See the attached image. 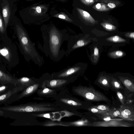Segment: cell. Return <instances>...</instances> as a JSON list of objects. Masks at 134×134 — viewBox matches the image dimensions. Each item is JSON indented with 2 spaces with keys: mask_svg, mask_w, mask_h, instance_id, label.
Here are the masks:
<instances>
[{
  "mask_svg": "<svg viewBox=\"0 0 134 134\" xmlns=\"http://www.w3.org/2000/svg\"><path fill=\"white\" fill-rule=\"evenodd\" d=\"M77 9L82 18L86 21L93 24L96 23V20L87 12L79 8Z\"/></svg>",
  "mask_w": 134,
  "mask_h": 134,
  "instance_id": "5bb4252c",
  "label": "cell"
},
{
  "mask_svg": "<svg viewBox=\"0 0 134 134\" xmlns=\"http://www.w3.org/2000/svg\"><path fill=\"white\" fill-rule=\"evenodd\" d=\"M5 111L0 109V116H3L5 114Z\"/></svg>",
  "mask_w": 134,
  "mask_h": 134,
  "instance_id": "8d00e7d4",
  "label": "cell"
},
{
  "mask_svg": "<svg viewBox=\"0 0 134 134\" xmlns=\"http://www.w3.org/2000/svg\"><path fill=\"white\" fill-rule=\"evenodd\" d=\"M37 12L38 13H40L41 12V9L40 7L38 6L36 8Z\"/></svg>",
  "mask_w": 134,
  "mask_h": 134,
  "instance_id": "74e56055",
  "label": "cell"
},
{
  "mask_svg": "<svg viewBox=\"0 0 134 134\" xmlns=\"http://www.w3.org/2000/svg\"><path fill=\"white\" fill-rule=\"evenodd\" d=\"M2 84H1L0 83V86L1 85H2Z\"/></svg>",
  "mask_w": 134,
  "mask_h": 134,
  "instance_id": "ab89813d",
  "label": "cell"
},
{
  "mask_svg": "<svg viewBox=\"0 0 134 134\" xmlns=\"http://www.w3.org/2000/svg\"><path fill=\"white\" fill-rule=\"evenodd\" d=\"M85 5L90 6L92 5L95 2H99L101 0H80Z\"/></svg>",
  "mask_w": 134,
  "mask_h": 134,
  "instance_id": "d6a6232c",
  "label": "cell"
},
{
  "mask_svg": "<svg viewBox=\"0 0 134 134\" xmlns=\"http://www.w3.org/2000/svg\"><path fill=\"white\" fill-rule=\"evenodd\" d=\"M39 84L35 83L15 94L5 104H9L12 103L19 100L23 98L28 96L35 92L38 88Z\"/></svg>",
  "mask_w": 134,
  "mask_h": 134,
  "instance_id": "8992f818",
  "label": "cell"
},
{
  "mask_svg": "<svg viewBox=\"0 0 134 134\" xmlns=\"http://www.w3.org/2000/svg\"><path fill=\"white\" fill-rule=\"evenodd\" d=\"M120 79L124 86V94H134V83L130 80L123 77H120Z\"/></svg>",
  "mask_w": 134,
  "mask_h": 134,
  "instance_id": "8fae6325",
  "label": "cell"
},
{
  "mask_svg": "<svg viewBox=\"0 0 134 134\" xmlns=\"http://www.w3.org/2000/svg\"><path fill=\"white\" fill-rule=\"evenodd\" d=\"M108 115L113 118H123L119 111V109L112 108L111 111L108 113Z\"/></svg>",
  "mask_w": 134,
  "mask_h": 134,
  "instance_id": "d4e9b609",
  "label": "cell"
},
{
  "mask_svg": "<svg viewBox=\"0 0 134 134\" xmlns=\"http://www.w3.org/2000/svg\"><path fill=\"white\" fill-rule=\"evenodd\" d=\"M108 41L115 43L125 42L126 40L118 36H115L108 37L106 39Z\"/></svg>",
  "mask_w": 134,
  "mask_h": 134,
  "instance_id": "cb8c5ba5",
  "label": "cell"
},
{
  "mask_svg": "<svg viewBox=\"0 0 134 134\" xmlns=\"http://www.w3.org/2000/svg\"><path fill=\"white\" fill-rule=\"evenodd\" d=\"M53 92V91L52 90L45 87L41 90L40 93L41 94L45 95L50 94Z\"/></svg>",
  "mask_w": 134,
  "mask_h": 134,
  "instance_id": "e575fe53",
  "label": "cell"
},
{
  "mask_svg": "<svg viewBox=\"0 0 134 134\" xmlns=\"http://www.w3.org/2000/svg\"><path fill=\"white\" fill-rule=\"evenodd\" d=\"M60 114L61 118L65 117H69L70 116L77 115L74 113L72 112L67 110H63L61 111Z\"/></svg>",
  "mask_w": 134,
  "mask_h": 134,
  "instance_id": "1f68e13d",
  "label": "cell"
},
{
  "mask_svg": "<svg viewBox=\"0 0 134 134\" xmlns=\"http://www.w3.org/2000/svg\"><path fill=\"white\" fill-rule=\"evenodd\" d=\"M60 100L67 104L73 106L79 107L82 105L81 102L71 99L63 98L61 99Z\"/></svg>",
  "mask_w": 134,
  "mask_h": 134,
  "instance_id": "44dd1931",
  "label": "cell"
},
{
  "mask_svg": "<svg viewBox=\"0 0 134 134\" xmlns=\"http://www.w3.org/2000/svg\"><path fill=\"white\" fill-rule=\"evenodd\" d=\"M35 83V82L34 79L23 77L17 79L16 87H20L22 91Z\"/></svg>",
  "mask_w": 134,
  "mask_h": 134,
  "instance_id": "7c38bea8",
  "label": "cell"
},
{
  "mask_svg": "<svg viewBox=\"0 0 134 134\" xmlns=\"http://www.w3.org/2000/svg\"><path fill=\"white\" fill-rule=\"evenodd\" d=\"M17 79L0 69V82L1 84L10 83L16 86Z\"/></svg>",
  "mask_w": 134,
  "mask_h": 134,
  "instance_id": "30bf717a",
  "label": "cell"
},
{
  "mask_svg": "<svg viewBox=\"0 0 134 134\" xmlns=\"http://www.w3.org/2000/svg\"><path fill=\"white\" fill-rule=\"evenodd\" d=\"M0 109L4 111L17 113L47 112L53 111L56 109L49 104L30 103L5 105L0 107Z\"/></svg>",
  "mask_w": 134,
  "mask_h": 134,
  "instance_id": "3957f363",
  "label": "cell"
},
{
  "mask_svg": "<svg viewBox=\"0 0 134 134\" xmlns=\"http://www.w3.org/2000/svg\"><path fill=\"white\" fill-rule=\"evenodd\" d=\"M124 119H120L111 118L108 120H103L92 122V126L103 127H132L133 123Z\"/></svg>",
  "mask_w": 134,
  "mask_h": 134,
  "instance_id": "5b68a950",
  "label": "cell"
},
{
  "mask_svg": "<svg viewBox=\"0 0 134 134\" xmlns=\"http://www.w3.org/2000/svg\"><path fill=\"white\" fill-rule=\"evenodd\" d=\"M97 84L98 86L105 90H111V88L109 82V78L105 76H100L98 79Z\"/></svg>",
  "mask_w": 134,
  "mask_h": 134,
  "instance_id": "4fadbf2b",
  "label": "cell"
},
{
  "mask_svg": "<svg viewBox=\"0 0 134 134\" xmlns=\"http://www.w3.org/2000/svg\"><path fill=\"white\" fill-rule=\"evenodd\" d=\"M92 8L96 10L101 12L107 11L110 10V8L106 4L102 2L96 4Z\"/></svg>",
  "mask_w": 134,
  "mask_h": 134,
  "instance_id": "d6986e66",
  "label": "cell"
},
{
  "mask_svg": "<svg viewBox=\"0 0 134 134\" xmlns=\"http://www.w3.org/2000/svg\"><path fill=\"white\" fill-rule=\"evenodd\" d=\"M109 82L111 88V90H117L124 89V87L122 85L121 82L119 80L114 78H109Z\"/></svg>",
  "mask_w": 134,
  "mask_h": 134,
  "instance_id": "2e32d148",
  "label": "cell"
},
{
  "mask_svg": "<svg viewBox=\"0 0 134 134\" xmlns=\"http://www.w3.org/2000/svg\"><path fill=\"white\" fill-rule=\"evenodd\" d=\"M16 31L21 46L22 53L26 60L32 61L39 67L44 63L43 57L38 52L35 43L30 38L25 29L20 24L16 23Z\"/></svg>",
  "mask_w": 134,
  "mask_h": 134,
  "instance_id": "7a4b0ae2",
  "label": "cell"
},
{
  "mask_svg": "<svg viewBox=\"0 0 134 134\" xmlns=\"http://www.w3.org/2000/svg\"><path fill=\"white\" fill-rule=\"evenodd\" d=\"M124 54V53L121 51H117L111 52L109 53V55L113 58H117L122 57Z\"/></svg>",
  "mask_w": 134,
  "mask_h": 134,
  "instance_id": "f1b7e54d",
  "label": "cell"
},
{
  "mask_svg": "<svg viewBox=\"0 0 134 134\" xmlns=\"http://www.w3.org/2000/svg\"><path fill=\"white\" fill-rule=\"evenodd\" d=\"M123 118L131 121L134 120V106L132 103H125L119 109Z\"/></svg>",
  "mask_w": 134,
  "mask_h": 134,
  "instance_id": "52a82bcc",
  "label": "cell"
},
{
  "mask_svg": "<svg viewBox=\"0 0 134 134\" xmlns=\"http://www.w3.org/2000/svg\"><path fill=\"white\" fill-rule=\"evenodd\" d=\"M101 25L105 30L108 31H114L116 29L115 26L108 23H102Z\"/></svg>",
  "mask_w": 134,
  "mask_h": 134,
  "instance_id": "4dcf8cb0",
  "label": "cell"
},
{
  "mask_svg": "<svg viewBox=\"0 0 134 134\" xmlns=\"http://www.w3.org/2000/svg\"><path fill=\"white\" fill-rule=\"evenodd\" d=\"M116 91L117 97L122 105L124 104L126 102V96L123 94L119 90H116Z\"/></svg>",
  "mask_w": 134,
  "mask_h": 134,
  "instance_id": "4316f807",
  "label": "cell"
},
{
  "mask_svg": "<svg viewBox=\"0 0 134 134\" xmlns=\"http://www.w3.org/2000/svg\"><path fill=\"white\" fill-rule=\"evenodd\" d=\"M75 93L88 101L104 102L110 103L111 100L104 94L96 90L92 86H79L73 88Z\"/></svg>",
  "mask_w": 134,
  "mask_h": 134,
  "instance_id": "277c9868",
  "label": "cell"
},
{
  "mask_svg": "<svg viewBox=\"0 0 134 134\" xmlns=\"http://www.w3.org/2000/svg\"><path fill=\"white\" fill-rule=\"evenodd\" d=\"M22 91V90L20 87H15L5 93L0 95V106L2 104L5 105L15 94H18Z\"/></svg>",
  "mask_w": 134,
  "mask_h": 134,
  "instance_id": "9c48e42d",
  "label": "cell"
},
{
  "mask_svg": "<svg viewBox=\"0 0 134 134\" xmlns=\"http://www.w3.org/2000/svg\"><path fill=\"white\" fill-rule=\"evenodd\" d=\"M68 81L67 79H57L49 80L47 81L48 86L51 87H55L61 86Z\"/></svg>",
  "mask_w": 134,
  "mask_h": 134,
  "instance_id": "9a60e30c",
  "label": "cell"
},
{
  "mask_svg": "<svg viewBox=\"0 0 134 134\" xmlns=\"http://www.w3.org/2000/svg\"><path fill=\"white\" fill-rule=\"evenodd\" d=\"M93 107L102 111L106 112L108 114L112 109V108H110L109 106L106 105L100 104L93 106Z\"/></svg>",
  "mask_w": 134,
  "mask_h": 134,
  "instance_id": "484cf974",
  "label": "cell"
},
{
  "mask_svg": "<svg viewBox=\"0 0 134 134\" xmlns=\"http://www.w3.org/2000/svg\"><path fill=\"white\" fill-rule=\"evenodd\" d=\"M99 57V52L98 48L95 47L94 48V52L91 56V59L92 62L94 63H96Z\"/></svg>",
  "mask_w": 134,
  "mask_h": 134,
  "instance_id": "83f0119b",
  "label": "cell"
},
{
  "mask_svg": "<svg viewBox=\"0 0 134 134\" xmlns=\"http://www.w3.org/2000/svg\"><path fill=\"white\" fill-rule=\"evenodd\" d=\"M69 125L76 126H92V123L87 119H82L69 123Z\"/></svg>",
  "mask_w": 134,
  "mask_h": 134,
  "instance_id": "e0dca14e",
  "label": "cell"
},
{
  "mask_svg": "<svg viewBox=\"0 0 134 134\" xmlns=\"http://www.w3.org/2000/svg\"><path fill=\"white\" fill-rule=\"evenodd\" d=\"M6 47V48L5 46L2 49L0 48V55H2L7 61L10 62V60L12 58V53H11L10 49L8 50L9 48H7V46Z\"/></svg>",
  "mask_w": 134,
  "mask_h": 134,
  "instance_id": "ac0fdd59",
  "label": "cell"
},
{
  "mask_svg": "<svg viewBox=\"0 0 134 134\" xmlns=\"http://www.w3.org/2000/svg\"><path fill=\"white\" fill-rule=\"evenodd\" d=\"M88 110L97 116L108 115V113L95 108L93 106L88 107Z\"/></svg>",
  "mask_w": 134,
  "mask_h": 134,
  "instance_id": "603a6c76",
  "label": "cell"
},
{
  "mask_svg": "<svg viewBox=\"0 0 134 134\" xmlns=\"http://www.w3.org/2000/svg\"><path fill=\"white\" fill-rule=\"evenodd\" d=\"M2 15L5 27L6 29L11 20L12 13L10 4L7 0H3L1 4Z\"/></svg>",
  "mask_w": 134,
  "mask_h": 134,
  "instance_id": "ba28073f",
  "label": "cell"
},
{
  "mask_svg": "<svg viewBox=\"0 0 134 134\" xmlns=\"http://www.w3.org/2000/svg\"><path fill=\"white\" fill-rule=\"evenodd\" d=\"M99 2L106 4L110 8H115L120 4V2L117 0H101Z\"/></svg>",
  "mask_w": 134,
  "mask_h": 134,
  "instance_id": "ffe728a7",
  "label": "cell"
},
{
  "mask_svg": "<svg viewBox=\"0 0 134 134\" xmlns=\"http://www.w3.org/2000/svg\"><path fill=\"white\" fill-rule=\"evenodd\" d=\"M1 9H0V32L3 35L6 32L5 28L3 17L1 13Z\"/></svg>",
  "mask_w": 134,
  "mask_h": 134,
  "instance_id": "f546056e",
  "label": "cell"
},
{
  "mask_svg": "<svg viewBox=\"0 0 134 134\" xmlns=\"http://www.w3.org/2000/svg\"><path fill=\"white\" fill-rule=\"evenodd\" d=\"M58 17L60 18H61L63 19H66L65 16L63 15H59L58 16Z\"/></svg>",
  "mask_w": 134,
  "mask_h": 134,
  "instance_id": "f35d334b",
  "label": "cell"
},
{
  "mask_svg": "<svg viewBox=\"0 0 134 134\" xmlns=\"http://www.w3.org/2000/svg\"><path fill=\"white\" fill-rule=\"evenodd\" d=\"M43 44L40 47L46 56L55 62L60 61L65 55V51L62 47L68 41L69 35L66 30H60L53 26L41 30Z\"/></svg>",
  "mask_w": 134,
  "mask_h": 134,
  "instance_id": "6da1fadb",
  "label": "cell"
},
{
  "mask_svg": "<svg viewBox=\"0 0 134 134\" xmlns=\"http://www.w3.org/2000/svg\"><path fill=\"white\" fill-rule=\"evenodd\" d=\"M32 115L37 117L45 118L51 119H52V118L53 117V116H52L50 113L33 114Z\"/></svg>",
  "mask_w": 134,
  "mask_h": 134,
  "instance_id": "836d02e7",
  "label": "cell"
},
{
  "mask_svg": "<svg viewBox=\"0 0 134 134\" xmlns=\"http://www.w3.org/2000/svg\"><path fill=\"white\" fill-rule=\"evenodd\" d=\"M16 87L14 85L10 83L2 84L0 86V95L7 92Z\"/></svg>",
  "mask_w": 134,
  "mask_h": 134,
  "instance_id": "7402d4cb",
  "label": "cell"
},
{
  "mask_svg": "<svg viewBox=\"0 0 134 134\" xmlns=\"http://www.w3.org/2000/svg\"><path fill=\"white\" fill-rule=\"evenodd\" d=\"M125 36L126 37L133 39L134 38V32H133L130 33H127L125 34Z\"/></svg>",
  "mask_w": 134,
  "mask_h": 134,
  "instance_id": "d590c367",
  "label": "cell"
}]
</instances>
